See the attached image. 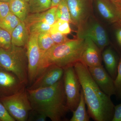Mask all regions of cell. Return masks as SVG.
<instances>
[{"mask_svg": "<svg viewBox=\"0 0 121 121\" xmlns=\"http://www.w3.org/2000/svg\"><path fill=\"white\" fill-rule=\"evenodd\" d=\"M71 23L77 28L84 23L92 15L90 0H66Z\"/></svg>", "mask_w": 121, "mask_h": 121, "instance_id": "cell-9", "label": "cell"}, {"mask_svg": "<svg viewBox=\"0 0 121 121\" xmlns=\"http://www.w3.org/2000/svg\"><path fill=\"white\" fill-rule=\"evenodd\" d=\"M56 15L57 20H63L71 23L70 15L66 0H63L57 5Z\"/></svg>", "mask_w": 121, "mask_h": 121, "instance_id": "cell-23", "label": "cell"}, {"mask_svg": "<svg viewBox=\"0 0 121 121\" xmlns=\"http://www.w3.org/2000/svg\"><path fill=\"white\" fill-rule=\"evenodd\" d=\"M27 91L32 109L44 115L52 121L65 119L69 110L63 78L51 86L33 90L27 89Z\"/></svg>", "mask_w": 121, "mask_h": 121, "instance_id": "cell-2", "label": "cell"}, {"mask_svg": "<svg viewBox=\"0 0 121 121\" xmlns=\"http://www.w3.org/2000/svg\"><path fill=\"white\" fill-rule=\"evenodd\" d=\"M91 0H90L91 1Z\"/></svg>", "mask_w": 121, "mask_h": 121, "instance_id": "cell-39", "label": "cell"}, {"mask_svg": "<svg viewBox=\"0 0 121 121\" xmlns=\"http://www.w3.org/2000/svg\"><path fill=\"white\" fill-rule=\"evenodd\" d=\"M102 59L105 64L106 70L114 80L117 76L119 61L111 48H107L104 50L102 54Z\"/></svg>", "mask_w": 121, "mask_h": 121, "instance_id": "cell-17", "label": "cell"}, {"mask_svg": "<svg viewBox=\"0 0 121 121\" xmlns=\"http://www.w3.org/2000/svg\"><path fill=\"white\" fill-rule=\"evenodd\" d=\"M116 89V95L121 99V59L119 61L118 67L117 72L116 78L114 80Z\"/></svg>", "mask_w": 121, "mask_h": 121, "instance_id": "cell-27", "label": "cell"}, {"mask_svg": "<svg viewBox=\"0 0 121 121\" xmlns=\"http://www.w3.org/2000/svg\"><path fill=\"white\" fill-rule=\"evenodd\" d=\"M26 26L30 34L35 33L39 35L44 33L50 32L52 25L48 24L45 22H36Z\"/></svg>", "mask_w": 121, "mask_h": 121, "instance_id": "cell-25", "label": "cell"}, {"mask_svg": "<svg viewBox=\"0 0 121 121\" xmlns=\"http://www.w3.org/2000/svg\"><path fill=\"white\" fill-rule=\"evenodd\" d=\"M10 12L9 3L0 1V19L7 16Z\"/></svg>", "mask_w": 121, "mask_h": 121, "instance_id": "cell-31", "label": "cell"}, {"mask_svg": "<svg viewBox=\"0 0 121 121\" xmlns=\"http://www.w3.org/2000/svg\"><path fill=\"white\" fill-rule=\"evenodd\" d=\"M84 40L78 38L70 39L66 43L55 44L47 51L41 52L38 76L44 69L50 65H56L64 70L73 66L80 60Z\"/></svg>", "mask_w": 121, "mask_h": 121, "instance_id": "cell-3", "label": "cell"}, {"mask_svg": "<svg viewBox=\"0 0 121 121\" xmlns=\"http://www.w3.org/2000/svg\"><path fill=\"white\" fill-rule=\"evenodd\" d=\"M26 87L15 74L0 66V99L13 95Z\"/></svg>", "mask_w": 121, "mask_h": 121, "instance_id": "cell-11", "label": "cell"}, {"mask_svg": "<svg viewBox=\"0 0 121 121\" xmlns=\"http://www.w3.org/2000/svg\"><path fill=\"white\" fill-rule=\"evenodd\" d=\"M47 117L43 114L32 109L29 114L28 121H45Z\"/></svg>", "mask_w": 121, "mask_h": 121, "instance_id": "cell-29", "label": "cell"}, {"mask_svg": "<svg viewBox=\"0 0 121 121\" xmlns=\"http://www.w3.org/2000/svg\"><path fill=\"white\" fill-rule=\"evenodd\" d=\"M38 36L37 34H30L26 46L28 64V86L34 82L38 76L41 55V51L38 45Z\"/></svg>", "mask_w": 121, "mask_h": 121, "instance_id": "cell-8", "label": "cell"}, {"mask_svg": "<svg viewBox=\"0 0 121 121\" xmlns=\"http://www.w3.org/2000/svg\"><path fill=\"white\" fill-rule=\"evenodd\" d=\"M0 66L13 72L21 82L28 86V64L26 47L12 45L8 49L0 48Z\"/></svg>", "mask_w": 121, "mask_h": 121, "instance_id": "cell-4", "label": "cell"}, {"mask_svg": "<svg viewBox=\"0 0 121 121\" xmlns=\"http://www.w3.org/2000/svg\"><path fill=\"white\" fill-rule=\"evenodd\" d=\"M11 0H0V1L9 3Z\"/></svg>", "mask_w": 121, "mask_h": 121, "instance_id": "cell-37", "label": "cell"}, {"mask_svg": "<svg viewBox=\"0 0 121 121\" xmlns=\"http://www.w3.org/2000/svg\"><path fill=\"white\" fill-rule=\"evenodd\" d=\"M30 35L26 24L21 21L11 34L12 45L21 47H26Z\"/></svg>", "mask_w": 121, "mask_h": 121, "instance_id": "cell-16", "label": "cell"}, {"mask_svg": "<svg viewBox=\"0 0 121 121\" xmlns=\"http://www.w3.org/2000/svg\"><path fill=\"white\" fill-rule=\"evenodd\" d=\"M117 28L115 32V36L117 43L121 47V26H117Z\"/></svg>", "mask_w": 121, "mask_h": 121, "instance_id": "cell-33", "label": "cell"}, {"mask_svg": "<svg viewBox=\"0 0 121 121\" xmlns=\"http://www.w3.org/2000/svg\"><path fill=\"white\" fill-rule=\"evenodd\" d=\"M38 43L41 52L47 51L55 45L51 37L50 32L38 35Z\"/></svg>", "mask_w": 121, "mask_h": 121, "instance_id": "cell-22", "label": "cell"}, {"mask_svg": "<svg viewBox=\"0 0 121 121\" xmlns=\"http://www.w3.org/2000/svg\"><path fill=\"white\" fill-rule=\"evenodd\" d=\"M84 39L80 61L88 67L102 65L101 50L91 39L86 38Z\"/></svg>", "mask_w": 121, "mask_h": 121, "instance_id": "cell-13", "label": "cell"}, {"mask_svg": "<svg viewBox=\"0 0 121 121\" xmlns=\"http://www.w3.org/2000/svg\"><path fill=\"white\" fill-rule=\"evenodd\" d=\"M118 8L121 9V0H111Z\"/></svg>", "mask_w": 121, "mask_h": 121, "instance_id": "cell-34", "label": "cell"}, {"mask_svg": "<svg viewBox=\"0 0 121 121\" xmlns=\"http://www.w3.org/2000/svg\"><path fill=\"white\" fill-rule=\"evenodd\" d=\"M24 0L25 1H27V2H29L30 0Z\"/></svg>", "mask_w": 121, "mask_h": 121, "instance_id": "cell-38", "label": "cell"}, {"mask_svg": "<svg viewBox=\"0 0 121 121\" xmlns=\"http://www.w3.org/2000/svg\"><path fill=\"white\" fill-rule=\"evenodd\" d=\"M9 4L10 12L24 22L29 14L28 2L24 0H11Z\"/></svg>", "mask_w": 121, "mask_h": 121, "instance_id": "cell-18", "label": "cell"}, {"mask_svg": "<svg viewBox=\"0 0 121 121\" xmlns=\"http://www.w3.org/2000/svg\"><path fill=\"white\" fill-rule=\"evenodd\" d=\"M80 98L78 106L72 112L73 115L70 121H89L90 117L86 109V102L82 90L81 89Z\"/></svg>", "mask_w": 121, "mask_h": 121, "instance_id": "cell-19", "label": "cell"}, {"mask_svg": "<svg viewBox=\"0 0 121 121\" xmlns=\"http://www.w3.org/2000/svg\"><path fill=\"white\" fill-rule=\"evenodd\" d=\"M50 34L52 39L55 44L63 43L67 42L70 39L68 38L67 35L60 33H50Z\"/></svg>", "mask_w": 121, "mask_h": 121, "instance_id": "cell-28", "label": "cell"}, {"mask_svg": "<svg viewBox=\"0 0 121 121\" xmlns=\"http://www.w3.org/2000/svg\"><path fill=\"white\" fill-rule=\"evenodd\" d=\"M77 35V38L79 39H91L101 52L109 43L105 28L92 15L78 28Z\"/></svg>", "mask_w": 121, "mask_h": 121, "instance_id": "cell-6", "label": "cell"}, {"mask_svg": "<svg viewBox=\"0 0 121 121\" xmlns=\"http://www.w3.org/2000/svg\"><path fill=\"white\" fill-rule=\"evenodd\" d=\"M63 0H52V7H56Z\"/></svg>", "mask_w": 121, "mask_h": 121, "instance_id": "cell-35", "label": "cell"}, {"mask_svg": "<svg viewBox=\"0 0 121 121\" xmlns=\"http://www.w3.org/2000/svg\"><path fill=\"white\" fill-rule=\"evenodd\" d=\"M73 67L90 117L95 121H112L115 106L111 97L99 88L91 77L88 67L84 64L78 61Z\"/></svg>", "mask_w": 121, "mask_h": 121, "instance_id": "cell-1", "label": "cell"}, {"mask_svg": "<svg viewBox=\"0 0 121 121\" xmlns=\"http://www.w3.org/2000/svg\"><path fill=\"white\" fill-rule=\"evenodd\" d=\"M12 45L11 34L0 27V48L8 49L11 47Z\"/></svg>", "mask_w": 121, "mask_h": 121, "instance_id": "cell-26", "label": "cell"}, {"mask_svg": "<svg viewBox=\"0 0 121 121\" xmlns=\"http://www.w3.org/2000/svg\"><path fill=\"white\" fill-rule=\"evenodd\" d=\"M91 77L99 88L110 97L116 95L114 80L102 65L88 67Z\"/></svg>", "mask_w": 121, "mask_h": 121, "instance_id": "cell-12", "label": "cell"}, {"mask_svg": "<svg viewBox=\"0 0 121 121\" xmlns=\"http://www.w3.org/2000/svg\"><path fill=\"white\" fill-rule=\"evenodd\" d=\"M64 85L68 107L72 112L75 109L80 98L81 87L73 66L64 69Z\"/></svg>", "mask_w": 121, "mask_h": 121, "instance_id": "cell-7", "label": "cell"}, {"mask_svg": "<svg viewBox=\"0 0 121 121\" xmlns=\"http://www.w3.org/2000/svg\"><path fill=\"white\" fill-rule=\"evenodd\" d=\"M21 21L10 12L7 16L0 19V27L6 30L11 35L13 30Z\"/></svg>", "mask_w": 121, "mask_h": 121, "instance_id": "cell-20", "label": "cell"}, {"mask_svg": "<svg viewBox=\"0 0 121 121\" xmlns=\"http://www.w3.org/2000/svg\"><path fill=\"white\" fill-rule=\"evenodd\" d=\"M0 102L15 121H28L29 114L32 108L27 87L13 95L0 99Z\"/></svg>", "mask_w": 121, "mask_h": 121, "instance_id": "cell-5", "label": "cell"}, {"mask_svg": "<svg viewBox=\"0 0 121 121\" xmlns=\"http://www.w3.org/2000/svg\"><path fill=\"white\" fill-rule=\"evenodd\" d=\"M64 70L55 65H50L40 73L31 85L27 87L28 90H35L51 86L62 78Z\"/></svg>", "mask_w": 121, "mask_h": 121, "instance_id": "cell-10", "label": "cell"}, {"mask_svg": "<svg viewBox=\"0 0 121 121\" xmlns=\"http://www.w3.org/2000/svg\"><path fill=\"white\" fill-rule=\"evenodd\" d=\"M96 6L99 13L107 21L115 26L118 24L120 10L111 0H96Z\"/></svg>", "mask_w": 121, "mask_h": 121, "instance_id": "cell-14", "label": "cell"}, {"mask_svg": "<svg viewBox=\"0 0 121 121\" xmlns=\"http://www.w3.org/2000/svg\"><path fill=\"white\" fill-rule=\"evenodd\" d=\"M28 4L29 14L44 12L52 7V0H30Z\"/></svg>", "mask_w": 121, "mask_h": 121, "instance_id": "cell-21", "label": "cell"}, {"mask_svg": "<svg viewBox=\"0 0 121 121\" xmlns=\"http://www.w3.org/2000/svg\"><path fill=\"white\" fill-rule=\"evenodd\" d=\"M56 7H51L44 12L29 13L24 22L26 25L35 22H43L50 25H52L57 21L56 15Z\"/></svg>", "mask_w": 121, "mask_h": 121, "instance_id": "cell-15", "label": "cell"}, {"mask_svg": "<svg viewBox=\"0 0 121 121\" xmlns=\"http://www.w3.org/2000/svg\"><path fill=\"white\" fill-rule=\"evenodd\" d=\"M9 113L4 105L0 102V121H15Z\"/></svg>", "mask_w": 121, "mask_h": 121, "instance_id": "cell-30", "label": "cell"}, {"mask_svg": "<svg viewBox=\"0 0 121 121\" xmlns=\"http://www.w3.org/2000/svg\"><path fill=\"white\" fill-rule=\"evenodd\" d=\"M70 24L69 22L65 21L57 20L52 26L50 33H60L67 35L70 34L71 31Z\"/></svg>", "mask_w": 121, "mask_h": 121, "instance_id": "cell-24", "label": "cell"}, {"mask_svg": "<svg viewBox=\"0 0 121 121\" xmlns=\"http://www.w3.org/2000/svg\"><path fill=\"white\" fill-rule=\"evenodd\" d=\"M112 121H121V103L114 107Z\"/></svg>", "mask_w": 121, "mask_h": 121, "instance_id": "cell-32", "label": "cell"}, {"mask_svg": "<svg viewBox=\"0 0 121 121\" xmlns=\"http://www.w3.org/2000/svg\"><path fill=\"white\" fill-rule=\"evenodd\" d=\"M119 9V8H118ZM119 9V10H120V13H121V20H120V22H119V23L118 24V25H116L115 26H121V9Z\"/></svg>", "mask_w": 121, "mask_h": 121, "instance_id": "cell-36", "label": "cell"}]
</instances>
